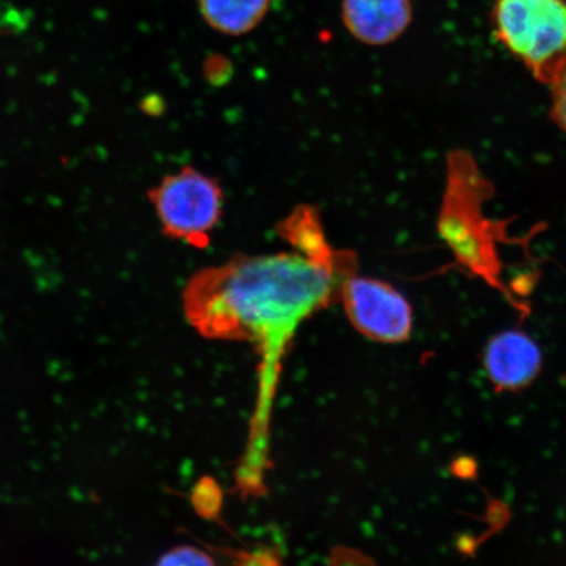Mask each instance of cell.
<instances>
[{
  "label": "cell",
  "instance_id": "9",
  "mask_svg": "<svg viewBox=\"0 0 566 566\" xmlns=\"http://www.w3.org/2000/svg\"><path fill=\"white\" fill-rule=\"evenodd\" d=\"M159 565H212L211 556L201 549L182 546L166 552L158 560Z\"/></svg>",
  "mask_w": 566,
  "mask_h": 566
},
{
  "label": "cell",
  "instance_id": "5",
  "mask_svg": "<svg viewBox=\"0 0 566 566\" xmlns=\"http://www.w3.org/2000/svg\"><path fill=\"white\" fill-rule=\"evenodd\" d=\"M542 352L533 338L506 331L491 338L484 350L488 378L501 391H518L533 384L542 370Z\"/></svg>",
  "mask_w": 566,
  "mask_h": 566
},
{
  "label": "cell",
  "instance_id": "1",
  "mask_svg": "<svg viewBox=\"0 0 566 566\" xmlns=\"http://www.w3.org/2000/svg\"><path fill=\"white\" fill-rule=\"evenodd\" d=\"M357 254L323 261L300 251L235 254L196 273L184 290V311L205 337L250 342L263 358L260 417L271 407L280 360L307 317L338 301L343 283L356 273Z\"/></svg>",
  "mask_w": 566,
  "mask_h": 566
},
{
  "label": "cell",
  "instance_id": "10",
  "mask_svg": "<svg viewBox=\"0 0 566 566\" xmlns=\"http://www.w3.org/2000/svg\"><path fill=\"white\" fill-rule=\"evenodd\" d=\"M554 94V116L558 125L566 132V61L551 82Z\"/></svg>",
  "mask_w": 566,
  "mask_h": 566
},
{
  "label": "cell",
  "instance_id": "6",
  "mask_svg": "<svg viewBox=\"0 0 566 566\" xmlns=\"http://www.w3.org/2000/svg\"><path fill=\"white\" fill-rule=\"evenodd\" d=\"M346 30L366 45L381 46L399 39L412 21L410 0H343Z\"/></svg>",
  "mask_w": 566,
  "mask_h": 566
},
{
  "label": "cell",
  "instance_id": "3",
  "mask_svg": "<svg viewBox=\"0 0 566 566\" xmlns=\"http://www.w3.org/2000/svg\"><path fill=\"white\" fill-rule=\"evenodd\" d=\"M166 237L205 250L221 222L224 195L214 177L184 167L148 192Z\"/></svg>",
  "mask_w": 566,
  "mask_h": 566
},
{
  "label": "cell",
  "instance_id": "2",
  "mask_svg": "<svg viewBox=\"0 0 566 566\" xmlns=\"http://www.w3.org/2000/svg\"><path fill=\"white\" fill-rule=\"evenodd\" d=\"M495 34L543 83L566 61V0H494Z\"/></svg>",
  "mask_w": 566,
  "mask_h": 566
},
{
  "label": "cell",
  "instance_id": "4",
  "mask_svg": "<svg viewBox=\"0 0 566 566\" xmlns=\"http://www.w3.org/2000/svg\"><path fill=\"white\" fill-rule=\"evenodd\" d=\"M338 301L353 327L373 342L398 344L412 332V307L385 281L353 274L343 283Z\"/></svg>",
  "mask_w": 566,
  "mask_h": 566
},
{
  "label": "cell",
  "instance_id": "8",
  "mask_svg": "<svg viewBox=\"0 0 566 566\" xmlns=\"http://www.w3.org/2000/svg\"><path fill=\"white\" fill-rule=\"evenodd\" d=\"M205 21L217 32L243 35L265 18L271 0H198Z\"/></svg>",
  "mask_w": 566,
  "mask_h": 566
},
{
  "label": "cell",
  "instance_id": "7",
  "mask_svg": "<svg viewBox=\"0 0 566 566\" xmlns=\"http://www.w3.org/2000/svg\"><path fill=\"white\" fill-rule=\"evenodd\" d=\"M279 235L295 251L323 261H335L345 250L329 243L318 210L311 205H300L277 224Z\"/></svg>",
  "mask_w": 566,
  "mask_h": 566
}]
</instances>
